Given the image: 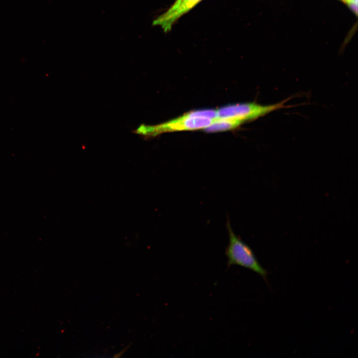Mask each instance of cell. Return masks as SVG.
Here are the masks:
<instances>
[{
  "instance_id": "6da1fadb",
  "label": "cell",
  "mask_w": 358,
  "mask_h": 358,
  "mask_svg": "<svg viewBox=\"0 0 358 358\" xmlns=\"http://www.w3.org/2000/svg\"><path fill=\"white\" fill-rule=\"evenodd\" d=\"M226 228L229 236V243L225 250L227 267L237 265L249 269L267 281L268 271L260 264L251 248L234 232L228 217Z\"/></svg>"
},
{
  "instance_id": "7a4b0ae2",
  "label": "cell",
  "mask_w": 358,
  "mask_h": 358,
  "mask_svg": "<svg viewBox=\"0 0 358 358\" xmlns=\"http://www.w3.org/2000/svg\"><path fill=\"white\" fill-rule=\"evenodd\" d=\"M209 118L194 117L187 113L175 119L155 125L141 124L132 132L147 139L161 134L174 131H181L205 129L212 122Z\"/></svg>"
},
{
  "instance_id": "3957f363",
  "label": "cell",
  "mask_w": 358,
  "mask_h": 358,
  "mask_svg": "<svg viewBox=\"0 0 358 358\" xmlns=\"http://www.w3.org/2000/svg\"><path fill=\"white\" fill-rule=\"evenodd\" d=\"M287 99L279 103L268 105H262L256 103H244L227 105L216 110L217 118H235L244 123L285 107L284 104Z\"/></svg>"
},
{
  "instance_id": "277c9868",
  "label": "cell",
  "mask_w": 358,
  "mask_h": 358,
  "mask_svg": "<svg viewBox=\"0 0 358 358\" xmlns=\"http://www.w3.org/2000/svg\"><path fill=\"white\" fill-rule=\"evenodd\" d=\"M202 0H176L164 13L157 17L153 24L160 26L164 32L171 30L174 23L195 7Z\"/></svg>"
},
{
  "instance_id": "5b68a950",
  "label": "cell",
  "mask_w": 358,
  "mask_h": 358,
  "mask_svg": "<svg viewBox=\"0 0 358 358\" xmlns=\"http://www.w3.org/2000/svg\"><path fill=\"white\" fill-rule=\"evenodd\" d=\"M244 122L232 118H216L204 130L208 132L224 131L234 129Z\"/></svg>"
},
{
  "instance_id": "8992f818",
  "label": "cell",
  "mask_w": 358,
  "mask_h": 358,
  "mask_svg": "<svg viewBox=\"0 0 358 358\" xmlns=\"http://www.w3.org/2000/svg\"><path fill=\"white\" fill-rule=\"evenodd\" d=\"M192 116L207 118L212 120L217 117V110L214 109H202L192 111L187 113Z\"/></svg>"
},
{
  "instance_id": "52a82bcc",
  "label": "cell",
  "mask_w": 358,
  "mask_h": 358,
  "mask_svg": "<svg viewBox=\"0 0 358 358\" xmlns=\"http://www.w3.org/2000/svg\"><path fill=\"white\" fill-rule=\"evenodd\" d=\"M349 5L350 8L355 12L356 14H357L358 13V2H351L349 3H348Z\"/></svg>"
},
{
  "instance_id": "ba28073f",
  "label": "cell",
  "mask_w": 358,
  "mask_h": 358,
  "mask_svg": "<svg viewBox=\"0 0 358 358\" xmlns=\"http://www.w3.org/2000/svg\"><path fill=\"white\" fill-rule=\"evenodd\" d=\"M347 4L351 2H358V0H342Z\"/></svg>"
}]
</instances>
